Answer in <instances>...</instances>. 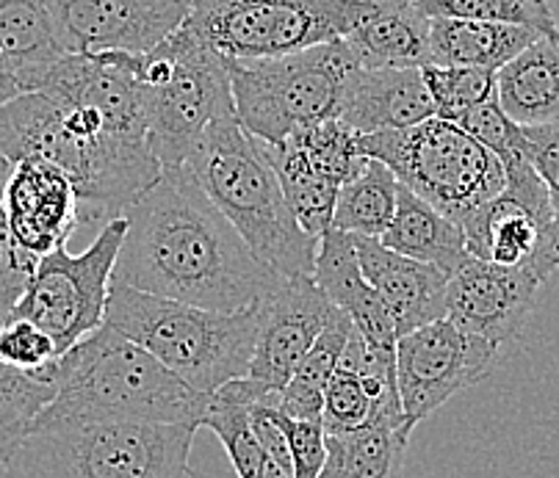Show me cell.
Masks as SVG:
<instances>
[{"label":"cell","instance_id":"obj_9","mask_svg":"<svg viewBox=\"0 0 559 478\" xmlns=\"http://www.w3.org/2000/svg\"><path fill=\"white\" fill-rule=\"evenodd\" d=\"M360 150L457 225L507 186L501 160L460 124L438 117L405 130L360 133Z\"/></svg>","mask_w":559,"mask_h":478},{"label":"cell","instance_id":"obj_16","mask_svg":"<svg viewBox=\"0 0 559 478\" xmlns=\"http://www.w3.org/2000/svg\"><path fill=\"white\" fill-rule=\"evenodd\" d=\"M0 200L12 241L36 263L53 249L67 247V238L81 225L75 186L48 160L28 158L14 164Z\"/></svg>","mask_w":559,"mask_h":478},{"label":"cell","instance_id":"obj_23","mask_svg":"<svg viewBox=\"0 0 559 478\" xmlns=\"http://www.w3.org/2000/svg\"><path fill=\"white\" fill-rule=\"evenodd\" d=\"M540 36L543 34L524 28V25L432 17L429 23V64L476 67V70L499 72Z\"/></svg>","mask_w":559,"mask_h":478},{"label":"cell","instance_id":"obj_10","mask_svg":"<svg viewBox=\"0 0 559 478\" xmlns=\"http://www.w3.org/2000/svg\"><path fill=\"white\" fill-rule=\"evenodd\" d=\"M366 0H191L180 25L227 61L292 56L344 39Z\"/></svg>","mask_w":559,"mask_h":478},{"label":"cell","instance_id":"obj_37","mask_svg":"<svg viewBox=\"0 0 559 478\" xmlns=\"http://www.w3.org/2000/svg\"><path fill=\"white\" fill-rule=\"evenodd\" d=\"M59 349L43 330L31 321L9 319L0 324V362L20 371H43L59 360Z\"/></svg>","mask_w":559,"mask_h":478},{"label":"cell","instance_id":"obj_21","mask_svg":"<svg viewBox=\"0 0 559 478\" xmlns=\"http://www.w3.org/2000/svg\"><path fill=\"white\" fill-rule=\"evenodd\" d=\"M435 117L421 70H360L341 119L357 133L405 130Z\"/></svg>","mask_w":559,"mask_h":478},{"label":"cell","instance_id":"obj_25","mask_svg":"<svg viewBox=\"0 0 559 478\" xmlns=\"http://www.w3.org/2000/svg\"><path fill=\"white\" fill-rule=\"evenodd\" d=\"M413 429L405 423H371L366 429L328 434V459L319 478H405Z\"/></svg>","mask_w":559,"mask_h":478},{"label":"cell","instance_id":"obj_27","mask_svg":"<svg viewBox=\"0 0 559 478\" xmlns=\"http://www.w3.org/2000/svg\"><path fill=\"white\" fill-rule=\"evenodd\" d=\"M349 315L335 310L330 324L324 326L319 340L313 343V349L305 355L294 377L288 379L286 387L280 390L277 398H274V407L280 413L294 420H316V423H322L324 393H328L330 379H333L341 355H344L346 343H349Z\"/></svg>","mask_w":559,"mask_h":478},{"label":"cell","instance_id":"obj_40","mask_svg":"<svg viewBox=\"0 0 559 478\" xmlns=\"http://www.w3.org/2000/svg\"><path fill=\"white\" fill-rule=\"evenodd\" d=\"M20 95H25V86L20 83V77L9 70L3 61H0V108H7L9 103L17 100Z\"/></svg>","mask_w":559,"mask_h":478},{"label":"cell","instance_id":"obj_28","mask_svg":"<svg viewBox=\"0 0 559 478\" xmlns=\"http://www.w3.org/2000/svg\"><path fill=\"white\" fill-rule=\"evenodd\" d=\"M45 0H0V61L25 86L31 75L61 59Z\"/></svg>","mask_w":559,"mask_h":478},{"label":"cell","instance_id":"obj_35","mask_svg":"<svg viewBox=\"0 0 559 478\" xmlns=\"http://www.w3.org/2000/svg\"><path fill=\"white\" fill-rule=\"evenodd\" d=\"M454 124H460V128H463L465 133H471L476 142L485 144L501 164L510 158H518V155H526L524 128L507 117L496 92L488 100H483L479 106L471 108V111Z\"/></svg>","mask_w":559,"mask_h":478},{"label":"cell","instance_id":"obj_22","mask_svg":"<svg viewBox=\"0 0 559 478\" xmlns=\"http://www.w3.org/2000/svg\"><path fill=\"white\" fill-rule=\"evenodd\" d=\"M501 108L521 128L559 122V39L540 36L496 72Z\"/></svg>","mask_w":559,"mask_h":478},{"label":"cell","instance_id":"obj_4","mask_svg":"<svg viewBox=\"0 0 559 478\" xmlns=\"http://www.w3.org/2000/svg\"><path fill=\"white\" fill-rule=\"evenodd\" d=\"M186 166L263 266L286 279L313 277L319 241L297 225L266 147L241 128L236 108L209 124Z\"/></svg>","mask_w":559,"mask_h":478},{"label":"cell","instance_id":"obj_2","mask_svg":"<svg viewBox=\"0 0 559 478\" xmlns=\"http://www.w3.org/2000/svg\"><path fill=\"white\" fill-rule=\"evenodd\" d=\"M0 155L9 164L48 160L75 186L81 222L126 216L164 169L147 147V128L117 122L95 106L25 92L0 108Z\"/></svg>","mask_w":559,"mask_h":478},{"label":"cell","instance_id":"obj_11","mask_svg":"<svg viewBox=\"0 0 559 478\" xmlns=\"http://www.w3.org/2000/svg\"><path fill=\"white\" fill-rule=\"evenodd\" d=\"M126 232L128 219L119 216L106 222L81 254H70L67 247H59L39 258L9 319L39 326L56 343L59 355L100 330L106 324L108 290Z\"/></svg>","mask_w":559,"mask_h":478},{"label":"cell","instance_id":"obj_3","mask_svg":"<svg viewBox=\"0 0 559 478\" xmlns=\"http://www.w3.org/2000/svg\"><path fill=\"white\" fill-rule=\"evenodd\" d=\"M56 398L45 420H133L200 429L211 393H197L108 324L50 362ZM34 420V423H36Z\"/></svg>","mask_w":559,"mask_h":478},{"label":"cell","instance_id":"obj_38","mask_svg":"<svg viewBox=\"0 0 559 478\" xmlns=\"http://www.w3.org/2000/svg\"><path fill=\"white\" fill-rule=\"evenodd\" d=\"M280 429L286 431L288 451L294 462V478H319L322 476L324 459H328V445H324V426L316 420H294L274 407Z\"/></svg>","mask_w":559,"mask_h":478},{"label":"cell","instance_id":"obj_5","mask_svg":"<svg viewBox=\"0 0 559 478\" xmlns=\"http://www.w3.org/2000/svg\"><path fill=\"white\" fill-rule=\"evenodd\" d=\"M106 324L139 343L191 390L214 393L222 384L250 373L258 304L238 313H216L144 294L114 279Z\"/></svg>","mask_w":559,"mask_h":478},{"label":"cell","instance_id":"obj_33","mask_svg":"<svg viewBox=\"0 0 559 478\" xmlns=\"http://www.w3.org/2000/svg\"><path fill=\"white\" fill-rule=\"evenodd\" d=\"M294 139L302 144L313 169L328 178L335 189L349 183L366 164V155L360 150V133L352 130L344 119L310 124V128L294 133Z\"/></svg>","mask_w":559,"mask_h":478},{"label":"cell","instance_id":"obj_30","mask_svg":"<svg viewBox=\"0 0 559 478\" xmlns=\"http://www.w3.org/2000/svg\"><path fill=\"white\" fill-rule=\"evenodd\" d=\"M53 398L56 382L50 366L31 373L0 362V459L9 462Z\"/></svg>","mask_w":559,"mask_h":478},{"label":"cell","instance_id":"obj_32","mask_svg":"<svg viewBox=\"0 0 559 478\" xmlns=\"http://www.w3.org/2000/svg\"><path fill=\"white\" fill-rule=\"evenodd\" d=\"M418 12L432 17L476 20V23L524 25L559 39V25L546 0H411Z\"/></svg>","mask_w":559,"mask_h":478},{"label":"cell","instance_id":"obj_42","mask_svg":"<svg viewBox=\"0 0 559 478\" xmlns=\"http://www.w3.org/2000/svg\"><path fill=\"white\" fill-rule=\"evenodd\" d=\"M0 478H9V470H7V462L0 459Z\"/></svg>","mask_w":559,"mask_h":478},{"label":"cell","instance_id":"obj_13","mask_svg":"<svg viewBox=\"0 0 559 478\" xmlns=\"http://www.w3.org/2000/svg\"><path fill=\"white\" fill-rule=\"evenodd\" d=\"M64 53H150L186 23L191 0H45Z\"/></svg>","mask_w":559,"mask_h":478},{"label":"cell","instance_id":"obj_26","mask_svg":"<svg viewBox=\"0 0 559 478\" xmlns=\"http://www.w3.org/2000/svg\"><path fill=\"white\" fill-rule=\"evenodd\" d=\"M263 147H266L269 160L277 171V180L283 186V194H286L294 219L310 238L319 241L333 227L338 189L313 169L302 144L294 136L286 139L283 144H263Z\"/></svg>","mask_w":559,"mask_h":478},{"label":"cell","instance_id":"obj_31","mask_svg":"<svg viewBox=\"0 0 559 478\" xmlns=\"http://www.w3.org/2000/svg\"><path fill=\"white\" fill-rule=\"evenodd\" d=\"M360 360H364V337L352 324L349 343H346L338 368H335L328 393H324V434H346V431H357L377 423V407L369 393H366L364 377H360Z\"/></svg>","mask_w":559,"mask_h":478},{"label":"cell","instance_id":"obj_17","mask_svg":"<svg viewBox=\"0 0 559 478\" xmlns=\"http://www.w3.org/2000/svg\"><path fill=\"white\" fill-rule=\"evenodd\" d=\"M465 249L504 268H530L543 283L559 274L554 213L501 191L463 222Z\"/></svg>","mask_w":559,"mask_h":478},{"label":"cell","instance_id":"obj_20","mask_svg":"<svg viewBox=\"0 0 559 478\" xmlns=\"http://www.w3.org/2000/svg\"><path fill=\"white\" fill-rule=\"evenodd\" d=\"M429 23L411 0H366L344 41L364 70H421L429 64Z\"/></svg>","mask_w":559,"mask_h":478},{"label":"cell","instance_id":"obj_24","mask_svg":"<svg viewBox=\"0 0 559 478\" xmlns=\"http://www.w3.org/2000/svg\"><path fill=\"white\" fill-rule=\"evenodd\" d=\"M380 241L405 258L441 266L447 274H452L468 258L463 227L441 211H435L427 200L413 194L402 183H399L393 222Z\"/></svg>","mask_w":559,"mask_h":478},{"label":"cell","instance_id":"obj_1","mask_svg":"<svg viewBox=\"0 0 559 478\" xmlns=\"http://www.w3.org/2000/svg\"><path fill=\"white\" fill-rule=\"evenodd\" d=\"M114 279L216 313L255 308L280 285L209 200L189 166L164 171L126 211Z\"/></svg>","mask_w":559,"mask_h":478},{"label":"cell","instance_id":"obj_18","mask_svg":"<svg viewBox=\"0 0 559 478\" xmlns=\"http://www.w3.org/2000/svg\"><path fill=\"white\" fill-rule=\"evenodd\" d=\"M355 249L364 277L385 304L399 337L447 319L449 274L441 266L393 252L380 238L355 236Z\"/></svg>","mask_w":559,"mask_h":478},{"label":"cell","instance_id":"obj_36","mask_svg":"<svg viewBox=\"0 0 559 478\" xmlns=\"http://www.w3.org/2000/svg\"><path fill=\"white\" fill-rule=\"evenodd\" d=\"M9 171H12V164L0 155V191H3ZM34 268L36 260L28 258L25 252H20L17 243L12 241V232H9L7 225V213H3V200H0V324H7L9 321L14 304L20 301L31 274H34Z\"/></svg>","mask_w":559,"mask_h":478},{"label":"cell","instance_id":"obj_19","mask_svg":"<svg viewBox=\"0 0 559 478\" xmlns=\"http://www.w3.org/2000/svg\"><path fill=\"white\" fill-rule=\"evenodd\" d=\"M313 283L341 313L349 315V321L360 332L369 349L396 351V326H393V319L388 315L377 290L364 277V268L357 260L355 236L330 227L319 238Z\"/></svg>","mask_w":559,"mask_h":478},{"label":"cell","instance_id":"obj_8","mask_svg":"<svg viewBox=\"0 0 559 478\" xmlns=\"http://www.w3.org/2000/svg\"><path fill=\"white\" fill-rule=\"evenodd\" d=\"M147 147L164 171L189 164L209 124L230 111V61L178 28L150 53L139 56Z\"/></svg>","mask_w":559,"mask_h":478},{"label":"cell","instance_id":"obj_6","mask_svg":"<svg viewBox=\"0 0 559 478\" xmlns=\"http://www.w3.org/2000/svg\"><path fill=\"white\" fill-rule=\"evenodd\" d=\"M194 426L36 420L7 462L9 478H183Z\"/></svg>","mask_w":559,"mask_h":478},{"label":"cell","instance_id":"obj_15","mask_svg":"<svg viewBox=\"0 0 559 478\" xmlns=\"http://www.w3.org/2000/svg\"><path fill=\"white\" fill-rule=\"evenodd\" d=\"M543 279L530 268H504L474 254L449 274L447 319L504 349L535 310Z\"/></svg>","mask_w":559,"mask_h":478},{"label":"cell","instance_id":"obj_41","mask_svg":"<svg viewBox=\"0 0 559 478\" xmlns=\"http://www.w3.org/2000/svg\"><path fill=\"white\" fill-rule=\"evenodd\" d=\"M183 478H225V476H203V473H191V467H189V473H186Z\"/></svg>","mask_w":559,"mask_h":478},{"label":"cell","instance_id":"obj_7","mask_svg":"<svg viewBox=\"0 0 559 478\" xmlns=\"http://www.w3.org/2000/svg\"><path fill=\"white\" fill-rule=\"evenodd\" d=\"M360 70L344 39L280 59L230 61L238 122L258 142L283 144L310 124L341 119Z\"/></svg>","mask_w":559,"mask_h":478},{"label":"cell","instance_id":"obj_39","mask_svg":"<svg viewBox=\"0 0 559 478\" xmlns=\"http://www.w3.org/2000/svg\"><path fill=\"white\" fill-rule=\"evenodd\" d=\"M524 136H526V155H530L532 166H535L543 186H546L548 200H551L554 243H557V254H559V122L524 128Z\"/></svg>","mask_w":559,"mask_h":478},{"label":"cell","instance_id":"obj_12","mask_svg":"<svg viewBox=\"0 0 559 478\" xmlns=\"http://www.w3.org/2000/svg\"><path fill=\"white\" fill-rule=\"evenodd\" d=\"M501 349L485 337L441 319L396 340V387L402 413L416 429L449 398L483 382Z\"/></svg>","mask_w":559,"mask_h":478},{"label":"cell","instance_id":"obj_29","mask_svg":"<svg viewBox=\"0 0 559 478\" xmlns=\"http://www.w3.org/2000/svg\"><path fill=\"white\" fill-rule=\"evenodd\" d=\"M399 180L382 160L366 158L364 169L335 196L333 227L360 238H382L396 213Z\"/></svg>","mask_w":559,"mask_h":478},{"label":"cell","instance_id":"obj_14","mask_svg":"<svg viewBox=\"0 0 559 478\" xmlns=\"http://www.w3.org/2000/svg\"><path fill=\"white\" fill-rule=\"evenodd\" d=\"M335 310L333 301L316 288L313 277L280 279L277 288L258 301V337L247 377L280 393Z\"/></svg>","mask_w":559,"mask_h":478},{"label":"cell","instance_id":"obj_34","mask_svg":"<svg viewBox=\"0 0 559 478\" xmlns=\"http://www.w3.org/2000/svg\"><path fill=\"white\" fill-rule=\"evenodd\" d=\"M424 83L432 97L435 117L460 122L465 113L496 92V72L476 67H421Z\"/></svg>","mask_w":559,"mask_h":478}]
</instances>
